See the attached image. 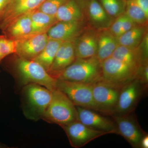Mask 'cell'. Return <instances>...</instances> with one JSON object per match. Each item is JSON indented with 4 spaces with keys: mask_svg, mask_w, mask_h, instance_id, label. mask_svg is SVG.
<instances>
[{
    "mask_svg": "<svg viewBox=\"0 0 148 148\" xmlns=\"http://www.w3.org/2000/svg\"><path fill=\"white\" fill-rule=\"evenodd\" d=\"M2 63L13 77L16 90L20 91L22 87L32 83L40 85L51 91L56 88V79L34 60L16 55L14 58L6 57Z\"/></svg>",
    "mask_w": 148,
    "mask_h": 148,
    "instance_id": "6da1fadb",
    "label": "cell"
},
{
    "mask_svg": "<svg viewBox=\"0 0 148 148\" xmlns=\"http://www.w3.org/2000/svg\"><path fill=\"white\" fill-rule=\"evenodd\" d=\"M20 91L21 108L24 116L34 121L42 119L51 101V90L32 83L22 87Z\"/></svg>",
    "mask_w": 148,
    "mask_h": 148,
    "instance_id": "7a4b0ae2",
    "label": "cell"
},
{
    "mask_svg": "<svg viewBox=\"0 0 148 148\" xmlns=\"http://www.w3.org/2000/svg\"><path fill=\"white\" fill-rule=\"evenodd\" d=\"M53 77L56 79L92 84L102 79L101 62L96 56L77 58L70 66Z\"/></svg>",
    "mask_w": 148,
    "mask_h": 148,
    "instance_id": "3957f363",
    "label": "cell"
},
{
    "mask_svg": "<svg viewBox=\"0 0 148 148\" xmlns=\"http://www.w3.org/2000/svg\"><path fill=\"white\" fill-rule=\"evenodd\" d=\"M51 92V101L42 119L59 126L78 121L76 107L66 94L56 88Z\"/></svg>",
    "mask_w": 148,
    "mask_h": 148,
    "instance_id": "277c9868",
    "label": "cell"
},
{
    "mask_svg": "<svg viewBox=\"0 0 148 148\" xmlns=\"http://www.w3.org/2000/svg\"><path fill=\"white\" fill-rule=\"evenodd\" d=\"M101 66V80L121 88L136 78L139 69L112 57L102 61Z\"/></svg>",
    "mask_w": 148,
    "mask_h": 148,
    "instance_id": "5b68a950",
    "label": "cell"
},
{
    "mask_svg": "<svg viewBox=\"0 0 148 148\" xmlns=\"http://www.w3.org/2000/svg\"><path fill=\"white\" fill-rule=\"evenodd\" d=\"M56 88L61 90L75 106L98 111L92 94V84L56 79Z\"/></svg>",
    "mask_w": 148,
    "mask_h": 148,
    "instance_id": "8992f818",
    "label": "cell"
},
{
    "mask_svg": "<svg viewBox=\"0 0 148 148\" xmlns=\"http://www.w3.org/2000/svg\"><path fill=\"white\" fill-rule=\"evenodd\" d=\"M121 88L102 80L92 84V97L99 112L112 115Z\"/></svg>",
    "mask_w": 148,
    "mask_h": 148,
    "instance_id": "52a82bcc",
    "label": "cell"
},
{
    "mask_svg": "<svg viewBox=\"0 0 148 148\" xmlns=\"http://www.w3.org/2000/svg\"><path fill=\"white\" fill-rule=\"evenodd\" d=\"M146 90L147 88L137 78L125 85L121 90L112 115H122L133 112Z\"/></svg>",
    "mask_w": 148,
    "mask_h": 148,
    "instance_id": "ba28073f",
    "label": "cell"
},
{
    "mask_svg": "<svg viewBox=\"0 0 148 148\" xmlns=\"http://www.w3.org/2000/svg\"><path fill=\"white\" fill-rule=\"evenodd\" d=\"M117 134L122 136L133 148H140V142L146 132L143 131L133 113L112 115Z\"/></svg>",
    "mask_w": 148,
    "mask_h": 148,
    "instance_id": "9c48e42d",
    "label": "cell"
},
{
    "mask_svg": "<svg viewBox=\"0 0 148 148\" xmlns=\"http://www.w3.org/2000/svg\"><path fill=\"white\" fill-rule=\"evenodd\" d=\"M66 132L70 145L73 147H82L92 140L108 133L87 127L77 121L60 125Z\"/></svg>",
    "mask_w": 148,
    "mask_h": 148,
    "instance_id": "30bf717a",
    "label": "cell"
},
{
    "mask_svg": "<svg viewBox=\"0 0 148 148\" xmlns=\"http://www.w3.org/2000/svg\"><path fill=\"white\" fill-rule=\"evenodd\" d=\"M45 0H10L0 19L2 32L20 16L37 10Z\"/></svg>",
    "mask_w": 148,
    "mask_h": 148,
    "instance_id": "8fae6325",
    "label": "cell"
},
{
    "mask_svg": "<svg viewBox=\"0 0 148 148\" xmlns=\"http://www.w3.org/2000/svg\"><path fill=\"white\" fill-rule=\"evenodd\" d=\"M48 39L47 32H45L32 34L16 40L15 54L21 58L32 60L42 51Z\"/></svg>",
    "mask_w": 148,
    "mask_h": 148,
    "instance_id": "7c38bea8",
    "label": "cell"
},
{
    "mask_svg": "<svg viewBox=\"0 0 148 148\" xmlns=\"http://www.w3.org/2000/svg\"><path fill=\"white\" fill-rule=\"evenodd\" d=\"M78 120L87 127L108 134H116L117 129L114 120L98 113L91 109L76 106Z\"/></svg>",
    "mask_w": 148,
    "mask_h": 148,
    "instance_id": "4fadbf2b",
    "label": "cell"
},
{
    "mask_svg": "<svg viewBox=\"0 0 148 148\" xmlns=\"http://www.w3.org/2000/svg\"><path fill=\"white\" fill-rule=\"evenodd\" d=\"M73 40L63 42L59 47L48 73L52 77L64 70L75 60Z\"/></svg>",
    "mask_w": 148,
    "mask_h": 148,
    "instance_id": "5bb4252c",
    "label": "cell"
},
{
    "mask_svg": "<svg viewBox=\"0 0 148 148\" xmlns=\"http://www.w3.org/2000/svg\"><path fill=\"white\" fill-rule=\"evenodd\" d=\"M82 28L80 21H58L52 25L47 33L49 38L65 41L73 40Z\"/></svg>",
    "mask_w": 148,
    "mask_h": 148,
    "instance_id": "9a60e30c",
    "label": "cell"
},
{
    "mask_svg": "<svg viewBox=\"0 0 148 148\" xmlns=\"http://www.w3.org/2000/svg\"><path fill=\"white\" fill-rule=\"evenodd\" d=\"M74 44L76 58L95 56L98 49L97 34L92 31H86L75 40Z\"/></svg>",
    "mask_w": 148,
    "mask_h": 148,
    "instance_id": "2e32d148",
    "label": "cell"
},
{
    "mask_svg": "<svg viewBox=\"0 0 148 148\" xmlns=\"http://www.w3.org/2000/svg\"><path fill=\"white\" fill-rule=\"evenodd\" d=\"M31 12L20 16L10 24L2 32L4 36L11 39L17 40L32 34Z\"/></svg>",
    "mask_w": 148,
    "mask_h": 148,
    "instance_id": "e0dca14e",
    "label": "cell"
},
{
    "mask_svg": "<svg viewBox=\"0 0 148 148\" xmlns=\"http://www.w3.org/2000/svg\"><path fill=\"white\" fill-rule=\"evenodd\" d=\"M97 34L98 49L96 56L101 62L111 57L114 51L119 45L117 38L110 30H101Z\"/></svg>",
    "mask_w": 148,
    "mask_h": 148,
    "instance_id": "ac0fdd59",
    "label": "cell"
},
{
    "mask_svg": "<svg viewBox=\"0 0 148 148\" xmlns=\"http://www.w3.org/2000/svg\"><path fill=\"white\" fill-rule=\"evenodd\" d=\"M88 9L89 18L95 28L102 30L110 27L113 21L112 17L106 12L100 3L96 0H90Z\"/></svg>",
    "mask_w": 148,
    "mask_h": 148,
    "instance_id": "d6986e66",
    "label": "cell"
},
{
    "mask_svg": "<svg viewBox=\"0 0 148 148\" xmlns=\"http://www.w3.org/2000/svg\"><path fill=\"white\" fill-rule=\"evenodd\" d=\"M111 57L125 64L139 68L144 61L142 54L137 48L131 49L119 45L114 51Z\"/></svg>",
    "mask_w": 148,
    "mask_h": 148,
    "instance_id": "ffe728a7",
    "label": "cell"
},
{
    "mask_svg": "<svg viewBox=\"0 0 148 148\" xmlns=\"http://www.w3.org/2000/svg\"><path fill=\"white\" fill-rule=\"evenodd\" d=\"M60 40L49 38L45 47L34 60L40 64L48 73L59 47L63 42Z\"/></svg>",
    "mask_w": 148,
    "mask_h": 148,
    "instance_id": "44dd1931",
    "label": "cell"
},
{
    "mask_svg": "<svg viewBox=\"0 0 148 148\" xmlns=\"http://www.w3.org/2000/svg\"><path fill=\"white\" fill-rule=\"evenodd\" d=\"M30 16L32 21V34L47 32L57 21L55 16L47 14L37 9L31 12Z\"/></svg>",
    "mask_w": 148,
    "mask_h": 148,
    "instance_id": "7402d4cb",
    "label": "cell"
},
{
    "mask_svg": "<svg viewBox=\"0 0 148 148\" xmlns=\"http://www.w3.org/2000/svg\"><path fill=\"white\" fill-rule=\"evenodd\" d=\"M82 14L74 0H69L57 10L55 17L58 21H80Z\"/></svg>",
    "mask_w": 148,
    "mask_h": 148,
    "instance_id": "603a6c76",
    "label": "cell"
},
{
    "mask_svg": "<svg viewBox=\"0 0 148 148\" xmlns=\"http://www.w3.org/2000/svg\"><path fill=\"white\" fill-rule=\"evenodd\" d=\"M145 29L143 26L136 25L118 37L119 45L131 49L137 48L143 39Z\"/></svg>",
    "mask_w": 148,
    "mask_h": 148,
    "instance_id": "cb8c5ba5",
    "label": "cell"
},
{
    "mask_svg": "<svg viewBox=\"0 0 148 148\" xmlns=\"http://www.w3.org/2000/svg\"><path fill=\"white\" fill-rule=\"evenodd\" d=\"M125 8V13L136 24L141 25L147 22L148 16L137 5L135 0H127Z\"/></svg>",
    "mask_w": 148,
    "mask_h": 148,
    "instance_id": "d4e9b609",
    "label": "cell"
},
{
    "mask_svg": "<svg viewBox=\"0 0 148 148\" xmlns=\"http://www.w3.org/2000/svg\"><path fill=\"white\" fill-rule=\"evenodd\" d=\"M101 5L112 17H117L125 11V6L121 0H100Z\"/></svg>",
    "mask_w": 148,
    "mask_h": 148,
    "instance_id": "484cf974",
    "label": "cell"
},
{
    "mask_svg": "<svg viewBox=\"0 0 148 148\" xmlns=\"http://www.w3.org/2000/svg\"><path fill=\"white\" fill-rule=\"evenodd\" d=\"M16 40L0 35V65L6 57L16 53Z\"/></svg>",
    "mask_w": 148,
    "mask_h": 148,
    "instance_id": "4316f807",
    "label": "cell"
},
{
    "mask_svg": "<svg viewBox=\"0 0 148 148\" xmlns=\"http://www.w3.org/2000/svg\"><path fill=\"white\" fill-rule=\"evenodd\" d=\"M68 1L69 0H45L37 10L47 14L55 16L59 8Z\"/></svg>",
    "mask_w": 148,
    "mask_h": 148,
    "instance_id": "83f0119b",
    "label": "cell"
},
{
    "mask_svg": "<svg viewBox=\"0 0 148 148\" xmlns=\"http://www.w3.org/2000/svg\"><path fill=\"white\" fill-rule=\"evenodd\" d=\"M124 14V13H123ZM123 14L118 16L115 20L112 21L110 26V32L116 37H119L121 33L122 26L123 21Z\"/></svg>",
    "mask_w": 148,
    "mask_h": 148,
    "instance_id": "f1b7e54d",
    "label": "cell"
},
{
    "mask_svg": "<svg viewBox=\"0 0 148 148\" xmlns=\"http://www.w3.org/2000/svg\"><path fill=\"white\" fill-rule=\"evenodd\" d=\"M136 25H137V24L132 21L131 18H130L124 12L123 14V21L120 36L127 31H129Z\"/></svg>",
    "mask_w": 148,
    "mask_h": 148,
    "instance_id": "f546056e",
    "label": "cell"
},
{
    "mask_svg": "<svg viewBox=\"0 0 148 148\" xmlns=\"http://www.w3.org/2000/svg\"><path fill=\"white\" fill-rule=\"evenodd\" d=\"M135 2L148 16V0H135Z\"/></svg>",
    "mask_w": 148,
    "mask_h": 148,
    "instance_id": "4dcf8cb0",
    "label": "cell"
},
{
    "mask_svg": "<svg viewBox=\"0 0 148 148\" xmlns=\"http://www.w3.org/2000/svg\"><path fill=\"white\" fill-rule=\"evenodd\" d=\"M10 0H0V19Z\"/></svg>",
    "mask_w": 148,
    "mask_h": 148,
    "instance_id": "1f68e13d",
    "label": "cell"
},
{
    "mask_svg": "<svg viewBox=\"0 0 148 148\" xmlns=\"http://www.w3.org/2000/svg\"><path fill=\"white\" fill-rule=\"evenodd\" d=\"M140 148H148V135L147 133L144 135L141 140V142H140Z\"/></svg>",
    "mask_w": 148,
    "mask_h": 148,
    "instance_id": "d6a6232c",
    "label": "cell"
}]
</instances>
